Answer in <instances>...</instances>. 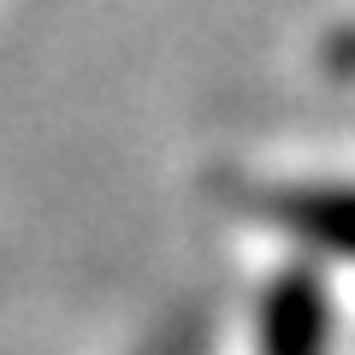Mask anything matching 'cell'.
Listing matches in <instances>:
<instances>
[{"instance_id":"obj_1","label":"cell","mask_w":355,"mask_h":355,"mask_svg":"<svg viewBox=\"0 0 355 355\" xmlns=\"http://www.w3.org/2000/svg\"><path fill=\"white\" fill-rule=\"evenodd\" d=\"M261 349L266 355H326V296H320V284L296 279L272 296Z\"/></svg>"},{"instance_id":"obj_2","label":"cell","mask_w":355,"mask_h":355,"mask_svg":"<svg viewBox=\"0 0 355 355\" xmlns=\"http://www.w3.org/2000/svg\"><path fill=\"white\" fill-rule=\"evenodd\" d=\"M291 225L302 231V237L338 249V254H355V190L296 196V202H291Z\"/></svg>"}]
</instances>
